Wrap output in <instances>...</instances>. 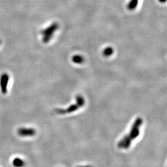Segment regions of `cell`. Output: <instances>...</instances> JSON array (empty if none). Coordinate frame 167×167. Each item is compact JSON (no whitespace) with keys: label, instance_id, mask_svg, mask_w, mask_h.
I'll return each mask as SVG.
<instances>
[{"label":"cell","instance_id":"obj_1","mask_svg":"<svg viewBox=\"0 0 167 167\" xmlns=\"http://www.w3.org/2000/svg\"><path fill=\"white\" fill-rule=\"evenodd\" d=\"M143 124V119L138 117L133 123L128 134L126 135L117 143L119 149L127 150L131 146L134 140L137 138L140 134V128Z\"/></svg>","mask_w":167,"mask_h":167},{"label":"cell","instance_id":"obj_2","mask_svg":"<svg viewBox=\"0 0 167 167\" xmlns=\"http://www.w3.org/2000/svg\"><path fill=\"white\" fill-rule=\"evenodd\" d=\"M76 101L75 104L71 105L68 108L65 109H57L55 110V112L59 115H65L67 113H70L77 111L80 107H82L84 105L85 101L82 96L78 95L76 97Z\"/></svg>","mask_w":167,"mask_h":167},{"label":"cell","instance_id":"obj_3","mask_svg":"<svg viewBox=\"0 0 167 167\" xmlns=\"http://www.w3.org/2000/svg\"><path fill=\"white\" fill-rule=\"evenodd\" d=\"M59 28V24L56 22H54L50 25L49 27L42 30L41 34L43 36L42 41L44 43H48L51 40L54 36L56 30Z\"/></svg>","mask_w":167,"mask_h":167},{"label":"cell","instance_id":"obj_4","mask_svg":"<svg viewBox=\"0 0 167 167\" xmlns=\"http://www.w3.org/2000/svg\"><path fill=\"white\" fill-rule=\"evenodd\" d=\"M17 133L20 137H30L35 136L36 134V131L32 128L22 127L17 129Z\"/></svg>","mask_w":167,"mask_h":167},{"label":"cell","instance_id":"obj_5","mask_svg":"<svg viewBox=\"0 0 167 167\" xmlns=\"http://www.w3.org/2000/svg\"><path fill=\"white\" fill-rule=\"evenodd\" d=\"M9 80V76L7 73H3L0 78V88L3 94H6L8 91V82Z\"/></svg>","mask_w":167,"mask_h":167},{"label":"cell","instance_id":"obj_6","mask_svg":"<svg viewBox=\"0 0 167 167\" xmlns=\"http://www.w3.org/2000/svg\"><path fill=\"white\" fill-rule=\"evenodd\" d=\"M12 164L15 167H24L26 165V162L21 158L15 157L13 159Z\"/></svg>","mask_w":167,"mask_h":167},{"label":"cell","instance_id":"obj_7","mask_svg":"<svg viewBox=\"0 0 167 167\" xmlns=\"http://www.w3.org/2000/svg\"><path fill=\"white\" fill-rule=\"evenodd\" d=\"M72 60L74 63L77 64H81L84 63V57L80 55H75L72 58Z\"/></svg>","mask_w":167,"mask_h":167},{"label":"cell","instance_id":"obj_8","mask_svg":"<svg viewBox=\"0 0 167 167\" xmlns=\"http://www.w3.org/2000/svg\"><path fill=\"white\" fill-rule=\"evenodd\" d=\"M138 0H130L128 4L127 8L130 11L134 10L138 6Z\"/></svg>","mask_w":167,"mask_h":167},{"label":"cell","instance_id":"obj_9","mask_svg":"<svg viewBox=\"0 0 167 167\" xmlns=\"http://www.w3.org/2000/svg\"><path fill=\"white\" fill-rule=\"evenodd\" d=\"M114 49L112 47H108L107 48H105V49L103 50V54L104 55V56L108 57H110L111 55L113 54Z\"/></svg>","mask_w":167,"mask_h":167},{"label":"cell","instance_id":"obj_10","mask_svg":"<svg viewBox=\"0 0 167 167\" xmlns=\"http://www.w3.org/2000/svg\"><path fill=\"white\" fill-rule=\"evenodd\" d=\"M92 167V166H91V165H84V166H82V165H81V166H78V167Z\"/></svg>","mask_w":167,"mask_h":167},{"label":"cell","instance_id":"obj_11","mask_svg":"<svg viewBox=\"0 0 167 167\" xmlns=\"http://www.w3.org/2000/svg\"><path fill=\"white\" fill-rule=\"evenodd\" d=\"M160 2H161V3H164L165 2V1H166V0H159Z\"/></svg>","mask_w":167,"mask_h":167},{"label":"cell","instance_id":"obj_12","mask_svg":"<svg viewBox=\"0 0 167 167\" xmlns=\"http://www.w3.org/2000/svg\"><path fill=\"white\" fill-rule=\"evenodd\" d=\"M1 43V39H0V44Z\"/></svg>","mask_w":167,"mask_h":167}]
</instances>
